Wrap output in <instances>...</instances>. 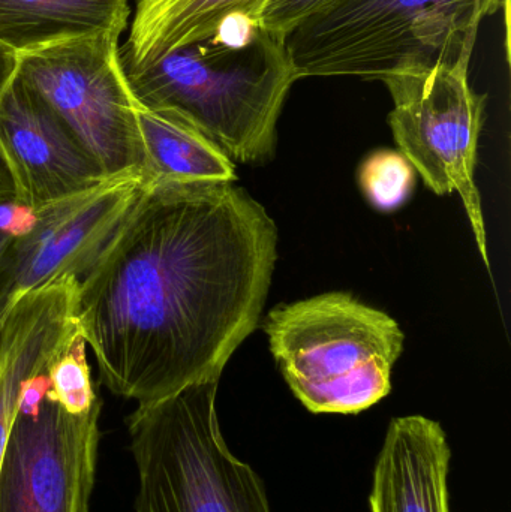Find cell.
<instances>
[{
	"instance_id": "cell-1",
	"label": "cell",
	"mask_w": 511,
	"mask_h": 512,
	"mask_svg": "<svg viewBox=\"0 0 511 512\" xmlns=\"http://www.w3.org/2000/svg\"><path fill=\"white\" fill-rule=\"evenodd\" d=\"M278 230L233 182L155 183L80 279L77 319L101 382L152 405L221 378L257 328Z\"/></svg>"
},
{
	"instance_id": "cell-2",
	"label": "cell",
	"mask_w": 511,
	"mask_h": 512,
	"mask_svg": "<svg viewBox=\"0 0 511 512\" xmlns=\"http://www.w3.org/2000/svg\"><path fill=\"white\" fill-rule=\"evenodd\" d=\"M141 108L182 120L231 161L264 164L297 81L284 39L260 21L225 20L210 38L144 66H123Z\"/></svg>"
},
{
	"instance_id": "cell-3",
	"label": "cell",
	"mask_w": 511,
	"mask_h": 512,
	"mask_svg": "<svg viewBox=\"0 0 511 512\" xmlns=\"http://www.w3.org/2000/svg\"><path fill=\"white\" fill-rule=\"evenodd\" d=\"M264 331L288 387L312 414H359L392 390L404 333L351 294L279 304Z\"/></svg>"
},
{
	"instance_id": "cell-4",
	"label": "cell",
	"mask_w": 511,
	"mask_h": 512,
	"mask_svg": "<svg viewBox=\"0 0 511 512\" xmlns=\"http://www.w3.org/2000/svg\"><path fill=\"white\" fill-rule=\"evenodd\" d=\"M479 0H345L284 42L297 80L387 75L473 56Z\"/></svg>"
},
{
	"instance_id": "cell-5",
	"label": "cell",
	"mask_w": 511,
	"mask_h": 512,
	"mask_svg": "<svg viewBox=\"0 0 511 512\" xmlns=\"http://www.w3.org/2000/svg\"><path fill=\"white\" fill-rule=\"evenodd\" d=\"M218 382H197L129 415L137 512H270L263 481L222 438Z\"/></svg>"
},
{
	"instance_id": "cell-6",
	"label": "cell",
	"mask_w": 511,
	"mask_h": 512,
	"mask_svg": "<svg viewBox=\"0 0 511 512\" xmlns=\"http://www.w3.org/2000/svg\"><path fill=\"white\" fill-rule=\"evenodd\" d=\"M470 54L384 77L393 99L389 116L399 152L438 195L458 192L477 248L489 268L482 198L474 173L486 99L468 80Z\"/></svg>"
},
{
	"instance_id": "cell-7",
	"label": "cell",
	"mask_w": 511,
	"mask_h": 512,
	"mask_svg": "<svg viewBox=\"0 0 511 512\" xmlns=\"http://www.w3.org/2000/svg\"><path fill=\"white\" fill-rule=\"evenodd\" d=\"M119 39L93 36L21 54L17 77L65 122L105 176H143L138 104Z\"/></svg>"
},
{
	"instance_id": "cell-8",
	"label": "cell",
	"mask_w": 511,
	"mask_h": 512,
	"mask_svg": "<svg viewBox=\"0 0 511 512\" xmlns=\"http://www.w3.org/2000/svg\"><path fill=\"white\" fill-rule=\"evenodd\" d=\"M99 400L72 415L53 399L18 408L0 468V512H89L98 460Z\"/></svg>"
},
{
	"instance_id": "cell-9",
	"label": "cell",
	"mask_w": 511,
	"mask_h": 512,
	"mask_svg": "<svg viewBox=\"0 0 511 512\" xmlns=\"http://www.w3.org/2000/svg\"><path fill=\"white\" fill-rule=\"evenodd\" d=\"M146 188L141 173L120 174L30 212V227L17 237L8 312L33 289L65 276H86Z\"/></svg>"
},
{
	"instance_id": "cell-10",
	"label": "cell",
	"mask_w": 511,
	"mask_h": 512,
	"mask_svg": "<svg viewBox=\"0 0 511 512\" xmlns=\"http://www.w3.org/2000/svg\"><path fill=\"white\" fill-rule=\"evenodd\" d=\"M0 152L14 180L15 206L29 212L108 179L65 122L17 74L0 98Z\"/></svg>"
},
{
	"instance_id": "cell-11",
	"label": "cell",
	"mask_w": 511,
	"mask_h": 512,
	"mask_svg": "<svg viewBox=\"0 0 511 512\" xmlns=\"http://www.w3.org/2000/svg\"><path fill=\"white\" fill-rule=\"evenodd\" d=\"M80 280L47 283L23 295L3 319L0 331V468L21 397L81 336L77 319Z\"/></svg>"
},
{
	"instance_id": "cell-12",
	"label": "cell",
	"mask_w": 511,
	"mask_h": 512,
	"mask_svg": "<svg viewBox=\"0 0 511 512\" xmlns=\"http://www.w3.org/2000/svg\"><path fill=\"white\" fill-rule=\"evenodd\" d=\"M452 451L437 421L422 415L390 423L372 484V512H450Z\"/></svg>"
},
{
	"instance_id": "cell-13",
	"label": "cell",
	"mask_w": 511,
	"mask_h": 512,
	"mask_svg": "<svg viewBox=\"0 0 511 512\" xmlns=\"http://www.w3.org/2000/svg\"><path fill=\"white\" fill-rule=\"evenodd\" d=\"M128 0H0V44L33 53L75 39L122 35Z\"/></svg>"
},
{
	"instance_id": "cell-14",
	"label": "cell",
	"mask_w": 511,
	"mask_h": 512,
	"mask_svg": "<svg viewBox=\"0 0 511 512\" xmlns=\"http://www.w3.org/2000/svg\"><path fill=\"white\" fill-rule=\"evenodd\" d=\"M270 0H138L120 57L144 66L170 51L210 38L228 18L260 21Z\"/></svg>"
},
{
	"instance_id": "cell-15",
	"label": "cell",
	"mask_w": 511,
	"mask_h": 512,
	"mask_svg": "<svg viewBox=\"0 0 511 512\" xmlns=\"http://www.w3.org/2000/svg\"><path fill=\"white\" fill-rule=\"evenodd\" d=\"M144 150L143 179L155 183L236 182L233 161L212 141L168 114L138 105Z\"/></svg>"
},
{
	"instance_id": "cell-16",
	"label": "cell",
	"mask_w": 511,
	"mask_h": 512,
	"mask_svg": "<svg viewBox=\"0 0 511 512\" xmlns=\"http://www.w3.org/2000/svg\"><path fill=\"white\" fill-rule=\"evenodd\" d=\"M359 182L369 203L381 212H393L407 203L416 185V170L401 152L381 149L359 168Z\"/></svg>"
},
{
	"instance_id": "cell-17",
	"label": "cell",
	"mask_w": 511,
	"mask_h": 512,
	"mask_svg": "<svg viewBox=\"0 0 511 512\" xmlns=\"http://www.w3.org/2000/svg\"><path fill=\"white\" fill-rule=\"evenodd\" d=\"M47 382V396L68 414H86L99 402L98 394L93 388L83 336H78L54 360L47 373Z\"/></svg>"
},
{
	"instance_id": "cell-18",
	"label": "cell",
	"mask_w": 511,
	"mask_h": 512,
	"mask_svg": "<svg viewBox=\"0 0 511 512\" xmlns=\"http://www.w3.org/2000/svg\"><path fill=\"white\" fill-rule=\"evenodd\" d=\"M342 2L345 0H270L264 8L260 23L267 32L285 39L303 21L329 11Z\"/></svg>"
},
{
	"instance_id": "cell-19",
	"label": "cell",
	"mask_w": 511,
	"mask_h": 512,
	"mask_svg": "<svg viewBox=\"0 0 511 512\" xmlns=\"http://www.w3.org/2000/svg\"><path fill=\"white\" fill-rule=\"evenodd\" d=\"M17 234L0 227V331L8 313L17 264Z\"/></svg>"
},
{
	"instance_id": "cell-20",
	"label": "cell",
	"mask_w": 511,
	"mask_h": 512,
	"mask_svg": "<svg viewBox=\"0 0 511 512\" xmlns=\"http://www.w3.org/2000/svg\"><path fill=\"white\" fill-rule=\"evenodd\" d=\"M18 56L0 44V98L17 74Z\"/></svg>"
},
{
	"instance_id": "cell-21",
	"label": "cell",
	"mask_w": 511,
	"mask_h": 512,
	"mask_svg": "<svg viewBox=\"0 0 511 512\" xmlns=\"http://www.w3.org/2000/svg\"><path fill=\"white\" fill-rule=\"evenodd\" d=\"M8 204H15V186L5 158L0 152V209Z\"/></svg>"
},
{
	"instance_id": "cell-22",
	"label": "cell",
	"mask_w": 511,
	"mask_h": 512,
	"mask_svg": "<svg viewBox=\"0 0 511 512\" xmlns=\"http://www.w3.org/2000/svg\"><path fill=\"white\" fill-rule=\"evenodd\" d=\"M479 8L483 18L495 14V12L504 11V17H506L507 51H509L510 0H479Z\"/></svg>"
}]
</instances>
